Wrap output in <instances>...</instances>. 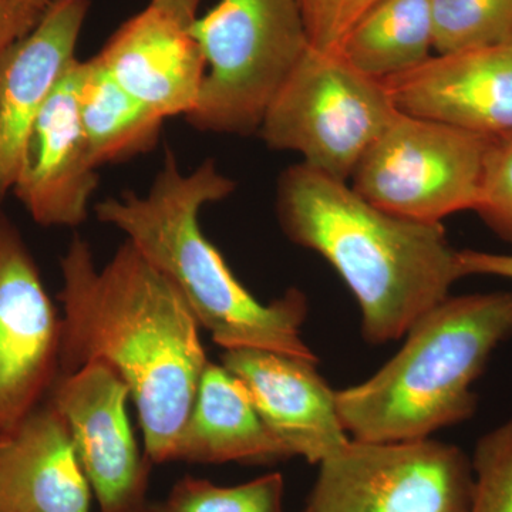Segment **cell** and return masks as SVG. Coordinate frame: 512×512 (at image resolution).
Returning a JSON list of instances; mask_svg holds the SVG:
<instances>
[{
  "instance_id": "cell-10",
  "label": "cell",
  "mask_w": 512,
  "mask_h": 512,
  "mask_svg": "<svg viewBox=\"0 0 512 512\" xmlns=\"http://www.w3.org/2000/svg\"><path fill=\"white\" fill-rule=\"evenodd\" d=\"M130 399L123 379L99 362L60 376L47 397L66 421L100 512H137L147 503L150 460L131 429Z\"/></svg>"
},
{
  "instance_id": "cell-3",
  "label": "cell",
  "mask_w": 512,
  "mask_h": 512,
  "mask_svg": "<svg viewBox=\"0 0 512 512\" xmlns=\"http://www.w3.org/2000/svg\"><path fill=\"white\" fill-rule=\"evenodd\" d=\"M234 190V181L214 160L183 173L167 148L163 168L146 195L123 192L99 202L94 212L97 220L123 232L173 282L200 328L221 348L318 360L301 336L308 316L306 296L292 288L271 303L259 302L201 231L202 208Z\"/></svg>"
},
{
  "instance_id": "cell-30",
  "label": "cell",
  "mask_w": 512,
  "mask_h": 512,
  "mask_svg": "<svg viewBox=\"0 0 512 512\" xmlns=\"http://www.w3.org/2000/svg\"><path fill=\"white\" fill-rule=\"evenodd\" d=\"M303 512H308V511H306V510H305V511H303Z\"/></svg>"
},
{
  "instance_id": "cell-17",
  "label": "cell",
  "mask_w": 512,
  "mask_h": 512,
  "mask_svg": "<svg viewBox=\"0 0 512 512\" xmlns=\"http://www.w3.org/2000/svg\"><path fill=\"white\" fill-rule=\"evenodd\" d=\"M291 457L259 416L244 384L224 366L208 362L174 461L266 464Z\"/></svg>"
},
{
  "instance_id": "cell-25",
  "label": "cell",
  "mask_w": 512,
  "mask_h": 512,
  "mask_svg": "<svg viewBox=\"0 0 512 512\" xmlns=\"http://www.w3.org/2000/svg\"><path fill=\"white\" fill-rule=\"evenodd\" d=\"M45 10L20 0H0V59L35 28Z\"/></svg>"
},
{
  "instance_id": "cell-27",
  "label": "cell",
  "mask_w": 512,
  "mask_h": 512,
  "mask_svg": "<svg viewBox=\"0 0 512 512\" xmlns=\"http://www.w3.org/2000/svg\"><path fill=\"white\" fill-rule=\"evenodd\" d=\"M202 0H151L150 5L190 28L197 19Z\"/></svg>"
},
{
  "instance_id": "cell-11",
  "label": "cell",
  "mask_w": 512,
  "mask_h": 512,
  "mask_svg": "<svg viewBox=\"0 0 512 512\" xmlns=\"http://www.w3.org/2000/svg\"><path fill=\"white\" fill-rule=\"evenodd\" d=\"M57 83L30 131L13 192L42 227H80L99 185L80 123L76 64Z\"/></svg>"
},
{
  "instance_id": "cell-1",
  "label": "cell",
  "mask_w": 512,
  "mask_h": 512,
  "mask_svg": "<svg viewBox=\"0 0 512 512\" xmlns=\"http://www.w3.org/2000/svg\"><path fill=\"white\" fill-rule=\"evenodd\" d=\"M62 375L109 366L130 389L150 463L174 461L207 359L200 325L173 282L126 241L99 269L76 235L60 259Z\"/></svg>"
},
{
  "instance_id": "cell-24",
  "label": "cell",
  "mask_w": 512,
  "mask_h": 512,
  "mask_svg": "<svg viewBox=\"0 0 512 512\" xmlns=\"http://www.w3.org/2000/svg\"><path fill=\"white\" fill-rule=\"evenodd\" d=\"M377 0H298L309 43L323 52H338L343 39Z\"/></svg>"
},
{
  "instance_id": "cell-14",
  "label": "cell",
  "mask_w": 512,
  "mask_h": 512,
  "mask_svg": "<svg viewBox=\"0 0 512 512\" xmlns=\"http://www.w3.org/2000/svg\"><path fill=\"white\" fill-rule=\"evenodd\" d=\"M90 0H53L28 35L0 59V207L13 190L33 124L76 62Z\"/></svg>"
},
{
  "instance_id": "cell-4",
  "label": "cell",
  "mask_w": 512,
  "mask_h": 512,
  "mask_svg": "<svg viewBox=\"0 0 512 512\" xmlns=\"http://www.w3.org/2000/svg\"><path fill=\"white\" fill-rule=\"evenodd\" d=\"M511 338L512 291L448 296L413 323L379 372L336 390L343 427L353 440L399 443L471 419L473 384Z\"/></svg>"
},
{
  "instance_id": "cell-19",
  "label": "cell",
  "mask_w": 512,
  "mask_h": 512,
  "mask_svg": "<svg viewBox=\"0 0 512 512\" xmlns=\"http://www.w3.org/2000/svg\"><path fill=\"white\" fill-rule=\"evenodd\" d=\"M431 50V0H377L349 30L338 53L357 72L387 80L429 60Z\"/></svg>"
},
{
  "instance_id": "cell-6",
  "label": "cell",
  "mask_w": 512,
  "mask_h": 512,
  "mask_svg": "<svg viewBox=\"0 0 512 512\" xmlns=\"http://www.w3.org/2000/svg\"><path fill=\"white\" fill-rule=\"evenodd\" d=\"M399 114L382 80L357 72L338 52L309 46L281 87L258 134L274 150L348 181Z\"/></svg>"
},
{
  "instance_id": "cell-5",
  "label": "cell",
  "mask_w": 512,
  "mask_h": 512,
  "mask_svg": "<svg viewBox=\"0 0 512 512\" xmlns=\"http://www.w3.org/2000/svg\"><path fill=\"white\" fill-rule=\"evenodd\" d=\"M205 60L192 127L258 133L266 111L309 49L298 0H220L190 26Z\"/></svg>"
},
{
  "instance_id": "cell-2",
  "label": "cell",
  "mask_w": 512,
  "mask_h": 512,
  "mask_svg": "<svg viewBox=\"0 0 512 512\" xmlns=\"http://www.w3.org/2000/svg\"><path fill=\"white\" fill-rule=\"evenodd\" d=\"M276 212L286 237L329 262L362 312L366 342L406 336L463 278L441 222L397 217L360 197L348 181L299 163L278 181Z\"/></svg>"
},
{
  "instance_id": "cell-8",
  "label": "cell",
  "mask_w": 512,
  "mask_h": 512,
  "mask_svg": "<svg viewBox=\"0 0 512 512\" xmlns=\"http://www.w3.org/2000/svg\"><path fill=\"white\" fill-rule=\"evenodd\" d=\"M471 458L429 439L350 440L319 463L308 512H468Z\"/></svg>"
},
{
  "instance_id": "cell-29",
  "label": "cell",
  "mask_w": 512,
  "mask_h": 512,
  "mask_svg": "<svg viewBox=\"0 0 512 512\" xmlns=\"http://www.w3.org/2000/svg\"><path fill=\"white\" fill-rule=\"evenodd\" d=\"M20 2H28L32 3V5L40 6V8L47 9L49 8L50 3L53 0H20Z\"/></svg>"
},
{
  "instance_id": "cell-20",
  "label": "cell",
  "mask_w": 512,
  "mask_h": 512,
  "mask_svg": "<svg viewBox=\"0 0 512 512\" xmlns=\"http://www.w3.org/2000/svg\"><path fill=\"white\" fill-rule=\"evenodd\" d=\"M433 49L453 55L512 37V0H431Z\"/></svg>"
},
{
  "instance_id": "cell-23",
  "label": "cell",
  "mask_w": 512,
  "mask_h": 512,
  "mask_svg": "<svg viewBox=\"0 0 512 512\" xmlns=\"http://www.w3.org/2000/svg\"><path fill=\"white\" fill-rule=\"evenodd\" d=\"M476 211L512 247V133L491 140Z\"/></svg>"
},
{
  "instance_id": "cell-15",
  "label": "cell",
  "mask_w": 512,
  "mask_h": 512,
  "mask_svg": "<svg viewBox=\"0 0 512 512\" xmlns=\"http://www.w3.org/2000/svg\"><path fill=\"white\" fill-rule=\"evenodd\" d=\"M131 96L161 119L197 107L205 60L190 28L154 6L124 22L96 55Z\"/></svg>"
},
{
  "instance_id": "cell-16",
  "label": "cell",
  "mask_w": 512,
  "mask_h": 512,
  "mask_svg": "<svg viewBox=\"0 0 512 512\" xmlns=\"http://www.w3.org/2000/svg\"><path fill=\"white\" fill-rule=\"evenodd\" d=\"M92 500L66 421L46 400L0 443V512H92Z\"/></svg>"
},
{
  "instance_id": "cell-26",
  "label": "cell",
  "mask_w": 512,
  "mask_h": 512,
  "mask_svg": "<svg viewBox=\"0 0 512 512\" xmlns=\"http://www.w3.org/2000/svg\"><path fill=\"white\" fill-rule=\"evenodd\" d=\"M458 264L463 276L491 275L512 281V255L464 249L458 251Z\"/></svg>"
},
{
  "instance_id": "cell-13",
  "label": "cell",
  "mask_w": 512,
  "mask_h": 512,
  "mask_svg": "<svg viewBox=\"0 0 512 512\" xmlns=\"http://www.w3.org/2000/svg\"><path fill=\"white\" fill-rule=\"evenodd\" d=\"M221 365L244 384L259 416L292 457L319 464L349 443L336 390L320 376L318 360L232 349L225 350Z\"/></svg>"
},
{
  "instance_id": "cell-22",
  "label": "cell",
  "mask_w": 512,
  "mask_h": 512,
  "mask_svg": "<svg viewBox=\"0 0 512 512\" xmlns=\"http://www.w3.org/2000/svg\"><path fill=\"white\" fill-rule=\"evenodd\" d=\"M471 463L474 487L468 512H512V419L478 440Z\"/></svg>"
},
{
  "instance_id": "cell-7",
  "label": "cell",
  "mask_w": 512,
  "mask_h": 512,
  "mask_svg": "<svg viewBox=\"0 0 512 512\" xmlns=\"http://www.w3.org/2000/svg\"><path fill=\"white\" fill-rule=\"evenodd\" d=\"M493 137L399 113L353 171L352 188L397 217L441 222L476 211Z\"/></svg>"
},
{
  "instance_id": "cell-28",
  "label": "cell",
  "mask_w": 512,
  "mask_h": 512,
  "mask_svg": "<svg viewBox=\"0 0 512 512\" xmlns=\"http://www.w3.org/2000/svg\"><path fill=\"white\" fill-rule=\"evenodd\" d=\"M137 512H167L163 503H147L143 505Z\"/></svg>"
},
{
  "instance_id": "cell-12",
  "label": "cell",
  "mask_w": 512,
  "mask_h": 512,
  "mask_svg": "<svg viewBox=\"0 0 512 512\" xmlns=\"http://www.w3.org/2000/svg\"><path fill=\"white\" fill-rule=\"evenodd\" d=\"M382 82L399 113L488 137L512 133V37L483 49L433 55Z\"/></svg>"
},
{
  "instance_id": "cell-18",
  "label": "cell",
  "mask_w": 512,
  "mask_h": 512,
  "mask_svg": "<svg viewBox=\"0 0 512 512\" xmlns=\"http://www.w3.org/2000/svg\"><path fill=\"white\" fill-rule=\"evenodd\" d=\"M80 123L94 163L119 164L154 150L164 119L120 86L96 56L76 64Z\"/></svg>"
},
{
  "instance_id": "cell-21",
  "label": "cell",
  "mask_w": 512,
  "mask_h": 512,
  "mask_svg": "<svg viewBox=\"0 0 512 512\" xmlns=\"http://www.w3.org/2000/svg\"><path fill=\"white\" fill-rule=\"evenodd\" d=\"M284 495L281 473L265 474L234 487L184 477L171 488L163 504L167 512H285Z\"/></svg>"
},
{
  "instance_id": "cell-9",
  "label": "cell",
  "mask_w": 512,
  "mask_h": 512,
  "mask_svg": "<svg viewBox=\"0 0 512 512\" xmlns=\"http://www.w3.org/2000/svg\"><path fill=\"white\" fill-rule=\"evenodd\" d=\"M62 313L15 222L0 212V443L42 406L60 375Z\"/></svg>"
}]
</instances>
